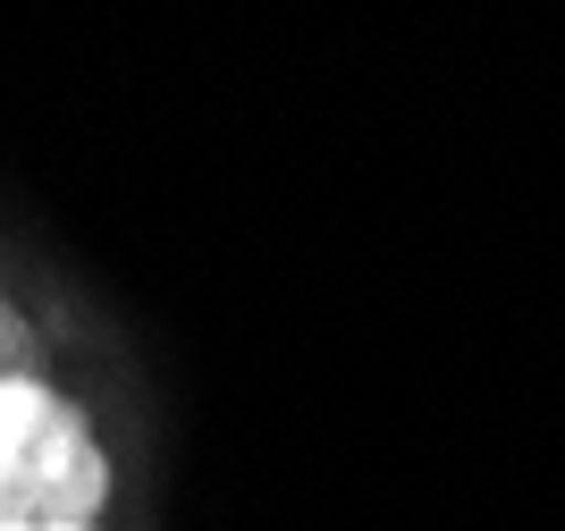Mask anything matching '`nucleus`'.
Instances as JSON below:
<instances>
[{
	"label": "nucleus",
	"instance_id": "1",
	"mask_svg": "<svg viewBox=\"0 0 565 531\" xmlns=\"http://www.w3.org/2000/svg\"><path fill=\"white\" fill-rule=\"evenodd\" d=\"M110 498L94 422L34 371H0V531H85Z\"/></svg>",
	"mask_w": 565,
	"mask_h": 531
},
{
	"label": "nucleus",
	"instance_id": "2",
	"mask_svg": "<svg viewBox=\"0 0 565 531\" xmlns=\"http://www.w3.org/2000/svg\"><path fill=\"white\" fill-rule=\"evenodd\" d=\"M85 531H94V523H85Z\"/></svg>",
	"mask_w": 565,
	"mask_h": 531
}]
</instances>
